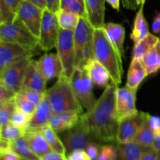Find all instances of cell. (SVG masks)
I'll return each instance as SVG.
<instances>
[{"label": "cell", "mask_w": 160, "mask_h": 160, "mask_svg": "<svg viewBox=\"0 0 160 160\" xmlns=\"http://www.w3.org/2000/svg\"><path fill=\"white\" fill-rule=\"evenodd\" d=\"M17 94V92L11 90L9 88L0 84V104L14 100Z\"/></svg>", "instance_id": "obj_40"}, {"label": "cell", "mask_w": 160, "mask_h": 160, "mask_svg": "<svg viewBox=\"0 0 160 160\" xmlns=\"http://www.w3.org/2000/svg\"><path fill=\"white\" fill-rule=\"evenodd\" d=\"M144 6H145V3L141 5L138 12L136 13L132 32L130 35L131 39L134 42V44H137L149 34L148 22L144 15Z\"/></svg>", "instance_id": "obj_25"}, {"label": "cell", "mask_w": 160, "mask_h": 160, "mask_svg": "<svg viewBox=\"0 0 160 160\" xmlns=\"http://www.w3.org/2000/svg\"><path fill=\"white\" fill-rule=\"evenodd\" d=\"M0 157H1V160H23L12 150L0 153Z\"/></svg>", "instance_id": "obj_47"}, {"label": "cell", "mask_w": 160, "mask_h": 160, "mask_svg": "<svg viewBox=\"0 0 160 160\" xmlns=\"http://www.w3.org/2000/svg\"><path fill=\"white\" fill-rule=\"evenodd\" d=\"M32 151L38 157H42L52 151L41 131H27L23 135Z\"/></svg>", "instance_id": "obj_24"}, {"label": "cell", "mask_w": 160, "mask_h": 160, "mask_svg": "<svg viewBox=\"0 0 160 160\" xmlns=\"http://www.w3.org/2000/svg\"><path fill=\"white\" fill-rule=\"evenodd\" d=\"M0 40L18 44L28 50L39 48V38L17 17L14 21L0 24Z\"/></svg>", "instance_id": "obj_5"}, {"label": "cell", "mask_w": 160, "mask_h": 160, "mask_svg": "<svg viewBox=\"0 0 160 160\" xmlns=\"http://www.w3.org/2000/svg\"><path fill=\"white\" fill-rule=\"evenodd\" d=\"M32 56L23 58L8 66L0 71V84L9 88L18 93L22 88L23 80Z\"/></svg>", "instance_id": "obj_9"}, {"label": "cell", "mask_w": 160, "mask_h": 160, "mask_svg": "<svg viewBox=\"0 0 160 160\" xmlns=\"http://www.w3.org/2000/svg\"><path fill=\"white\" fill-rule=\"evenodd\" d=\"M52 105L45 93V98L36 107L34 114L31 116L26 131H40L44 127L48 125L50 118L53 113Z\"/></svg>", "instance_id": "obj_16"}, {"label": "cell", "mask_w": 160, "mask_h": 160, "mask_svg": "<svg viewBox=\"0 0 160 160\" xmlns=\"http://www.w3.org/2000/svg\"><path fill=\"white\" fill-rule=\"evenodd\" d=\"M59 31L60 28L56 12L47 8L44 9L39 35V48L48 52L56 48Z\"/></svg>", "instance_id": "obj_8"}, {"label": "cell", "mask_w": 160, "mask_h": 160, "mask_svg": "<svg viewBox=\"0 0 160 160\" xmlns=\"http://www.w3.org/2000/svg\"><path fill=\"white\" fill-rule=\"evenodd\" d=\"M118 86L111 81L93 109L81 116L80 120L101 143L117 142L120 119L117 110L116 92Z\"/></svg>", "instance_id": "obj_1"}, {"label": "cell", "mask_w": 160, "mask_h": 160, "mask_svg": "<svg viewBox=\"0 0 160 160\" xmlns=\"http://www.w3.org/2000/svg\"><path fill=\"white\" fill-rule=\"evenodd\" d=\"M56 14L59 28L64 30L74 31L81 18L78 14L62 9H59Z\"/></svg>", "instance_id": "obj_30"}, {"label": "cell", "mask_w": 160, "mask_h": 160, "mask_svg": "<svg viewBox=\"0 0 160 160\" xmlns=\"http://www.w3.org/2000/svg\"><path fill=\"white\" fill-rule=\"evenodd\" d=\"M68 160H92L86 153L85 150L78 149L67 155Z\"/></svg>", "instance_id": "obj_42"}, {"label": "cell", "mask_w": 160, "mask_h": 160, "mask_svg": "<svg viewBox=\"0 0 160 160\" xmlns=\"http://www.w3.org/2000/svg\"><path fill=\"white\" fill-rule=\"evenodd\" d=\"M95 28L86 17H81L74 30L76 49V68H83L95 59L94 56Z\"/></svg>", "instance_id": "obj_4"}, {"label": "cell", "mask_w": 160, "mask_h": 160, "mask_svg": "<svg viewBox=\"0 0 160 160\" xmlns=\"http://www.w3.org/2000/svg\"><path fill=\"white\" fill-rule=\"evenodd\" d=\"M155 134H156V138H155L153 148L160 153V130L156 133H155Z\"/></svg>", "instance_id": "obj_49"}, {"label": "cell", "mask_w": 160, "mask_h": 160, "mask_svg": "<svg viewBox=\"0 0 160 160\" xmlns=\"http://www.w3.org/2000/svg\"><path fill=\"white\" fill-rule=\"evenodd\" d=\"M81 114L73 111H64L60 112H53L50 118L48 125L57 134L64 132L73 128L80 121Z\"/></svg>", "instance_id": "obj_17"}, {"label": "cell", "mask_w": 160, "mask_h": 160, "mask_svg": "<svg viewBox=\"0 0 160 160\" xmlns=\"http://www.w3.org/2000/svg\"><path fill=\"white\" fill-rule=\"evenodd\" d=\"M159 42V38L149 33L145 38L137 44H134L132 52V59H142Z\"/></svg>", "instance_id": "obj_29"}, {"label": "cell", "mask_w": 160, "mask_h": 160, "mask_svg": "<svg viewBox=\"0 0 160 160\" xmlns=\"http://www.w3.org/2000/svg\"><path fill=\"white\" fill-rule=\"evenodd\" d=\"M41 160H68L66 154L57 152L51 151L41 157Z\"/></svg>", "instance_id": "obj_43"}, {"label": "cell", "mask_w": 160, "mask_h": 160, "mask_svg": "<svg viewBox=\"0 0 160 160\" xmlns=\"http://www.w3.org/2000/svg\"><path fill=\"white\" fill-rule=\"evenodd\" d=\"M87 19L94 28H103L105 24L106 0H84Z\"/></svg>", "instance_id": "obj_19"}, {"label": "cell", "mask_w": 160, "mask_h": 160, "mask_svg": "<svg viewBox=\"0 0 160 160\" xmlns=\"http://www.w3.org/2000/svg\"><path fill=\"white\" fill-rule=\"evenodd\" d=\"M18 93L21 94L23 96L26 97L28 99L32 102L36 106H38L43 100V98L45 96V93H41V92H37V91L31 90V89L28 88L21 89Z\"/></svg>", "instance_id": "obj_39"}, {"label": "cell", "mask_w": 160, "mask_h": 160, "mask_svg": "<svg viewBox=\"0 0 160 160\" xmlns=\"http://www.w3.org/2000/svg\"><path fill=\"white\" fill-rule=\"evenodd\" d=\"M61 140L63 142L67 153L68 154L75 150H84L88 145L92 142H98L92 133L81 123V120L73 128L64 131Z\"/></svg>", "instance_id": "obj_10"}, {"label": "cell", "mask_w": 160, "mask_h": 160, "mask_svg": "<svg viewBox=\"0 0 160 160\" xmlns=\"http://www.w3.org/2000/svg\"><path fill=\"white\" fill-rule=\"evenodd\" d=\"M148 76L142 59H132L127 76L126 86L129 88L137 89L143 80Z\"/></svg>", "instance_id": "obj_22"}, {"label": "cell", "mask_w": 160, "mask_h": 160, "mask_svg": "<svg viewBox=\"0 0 160 160\" xmlns=\"http://www.w3.org/2000/svg\"><path fill=\"white\" fill-rule=\"evenodd\" d=\"M94 56L109 71L111 81L120 85L123 74L122 57L108 38L103 28H95Z\"/></svg>", "instance_id": "obj_2"}, {"label": "cell", "mask_w": 160, "mask_h": 160, "mask_svg": "<svg viewBox=\"0 0 160 160\" xmlns=\"http://www.w3.org/2000/svg\"><path fill=\"white\" fill-rule=\"evenodd\" d=\"M137 3L139 6L142 4H143V3H145V0H137Z\"/></svg>", "instance_id": "obj_53"}, {"label": "cell", "mask_w": 160, "mask_h": 160, "mask_svg": "<svg viewBox=\"0 0 160 160\" xmlns=\"http://www.w3.org/2000/svg\"><path fill=\"white\" fill-rule=\"evenodd\" d=\"M106 2L109 5H110L111 7L113 8L116 10H120V0H106Z\"/></svg>", "instance_id": "obj_50"}, {"label": "cell", "mask_w": 160, "mask_h": 160, "mask_svg": "<svg viewBox=\"0 0 160 160\" xmlns=\"http://www.w3.org/2000/svg\"><path fill=\"white\" fill-rule=\"evenodd\" d=\"M117 146L112 145H103L101 146L100 154L95 160H117Z\"/></svg>", "instance_id": "obj_38"}, {"label": "cell", "mask_w": 160, "mask_h": 160, "mask_svg": "<svg viewBox=\"0 0 160 160\" xmlns=\"http://www.w3.org/2000/svg\"><path fill=\"white\" fill-rule=\"evenodd\" d=\"M105 32L108 38L113 45L117 51L122 58L124 56V40H125V29L123 25L109 22L105 23L103 26Z\"/></svg>", "instance_id": "obj_21"}, {"label": "cell", "mask_w": 160, "mask_h": 160, "mask_svg": "<svg viewBox=\"0 0 160 160\" xmlns=\"http://www.w3.org/2000/svg\"><path fill=\"white\" fill-rule=\"evenodd\" d=\"M40 131L44 135L45 138L46 139L48 145L52 151L62 153V154H67V149H66L63 142L57 135V133L49 125L44 127Z\"/></svg>", "instance_id": "obj_31"}, {"label": "cell", "mask_w": 160, "mask_h": 160, "mask_svg": "<svg viewBox=\"0 0 160 160\" xmlns=\"http://www.w3.org/2000/svg\"><path fill=\"white\" fill-rule=\"evenodd\" d=\"M34 55V51L22 45L0 40V71L17 61Z\"/></svg>", "instance_id": "obj_13"}, {"label": "cell", "mask_w": 160, "mask_h": 160, "mask_svg": "<svg viewBox=\"0 0 160 160\" xmlns=\"http://www.w3.org/2000/svg\"><path fill=\"white\" fill-rule=\"evenodd\" d=\"M30 119H31L30 116L24 113V112H22V111H20V109L17 108L13 113H12V115L11 116L9 123H12V124L16 125L18 128L26 131L28 123L30 121Z\"/></svg>", "instance_id": "obj_37"}, {"label": "cell", "mask_w": 160, "mask_h": 160, "mask_svg": "<svg viewBox=\"0 0 160 160\" xmlns=\"http://www.w3.org/2000/svg\"><path fill=\"white\" fill-rule=\"evenodd\" d=\"M46 95L54 112L73 111L83 114L84 108L75 95L71 79L64 74L59 77L54 85L46 91Z\"/></svg>", "instance_id": "obj_3"}, {"label": "cell", "mask_w": 160, "mask_h": 160, "mask_svg": "<svg viewBox=\"0 0 160 160\" xmlns=\"http://www.w3.org/2000/svg\"><path fill=\"white\" fill-rule=\"evenodd\" d=\"M46 84L47 81L38 68L35 61L32 59L27 70L21 89L28 88L46 93Z\"/></svg>", "instance_id": "obj_18"}, {"label": "cell", "mask_w": 160, "mask_h": 160, "mask_svg": "<svg viewBox=\"0 0 160 160\" xmlns=\"http://www.w3.org/2000/svg\"><path fill=\"white\" fill-rule=\"evenodd\" d=\"M15 103L16 106L18 109L23 112L24 113L28 114V116L31 117V116L34 114L37 106L34 105L32 102L23 96V95L20 93H17L15 97Z\"/></svg>", "instance_id": "obj_36"}, {"label": "cell", "mask_w": 160, "mask_h": 160, "mask_svg": "<svg viewBox=\"0 0 160 160\" xmlns=\"http://www.w3.org/2000/svg\"><path fill=\"white\" fill-rule=\"evenodd\" d=\"M73 91L83 108L91 111L96 104L93 92V82L85 67L76 68L73 76L70 78Z\"/></svg>", "instance_id": "obj_7"}, {"label": "cell", "mask_w": 160, "mask_h": 160, "mask_svg": "<svg viewBox=\"0 0 160 160\" xmlns=\"http://www.w3.org/2000/svg\"><path fill=\"white\" fill-rule=\"evenodd\" d=\"M148 125L151 129L156 133L160 130V117L158 116H152L148 114Z\"/></svg>", "instance_id": "obj_44"}, {"label": "cell", "mask_w": 160, "mask_h": 160, "mask_svg": "<svg viewBox=\"0 0 160 160\" xmlns=\"http://www.w3.org/2000/svg\"><path fill=\"white\" fill-rule=\"evenodd\" d=\"M38 68L47 81L63 74V67L58 54L46 53L35 61Z\"/></svg>", "instance_id": "obj_15"}, {"label": "cell", "mask_w": 160, "mask_h": 160, "mask_svg": "<svg viewBox=\"0 0 160 160\" xmlns=\"http://www.w3.org/2000/svg\"><path fill=\"white\" fill-rule=\"evenodd\" d=\"M155 138H156V134L148 125V119H147L146 121L142 125L135 137L134 138L132 142L142 145V146L153 148Z\"/></svg>", "instance_id": "obj_32"}, {"label": "cell", "mask_w": 160, "mask_h": 160, "mask_svg": "<svg viewBox=\"0 0 160 160\" xmlns=\"http://www.w3.org/2000/svg\"><path fill=\"white\" fill-rule=\"evenodd\" d=\"M153 22H155V23H156V24L159 26V30H160V12H158L157 15L156 16V17H155L154 20H153Z\"/></svg>", "instance_id": "obj_52"}, {"label": "cell", "mask_w": 160, "mask_h": 160, "mask_svg": "<svg viewBox=\"0 0 160 160\" xmlns=\"http://www.w3.org/2000/svg\"><path fill=\"white\" fill-rule=\"evenodd\" d=\"M138 160H160V153L152 148Z\"/></svg>", "instance_id": "obj_45"}, {"label": "cell", "mask_w": 160, "mask_h": 160, "mask_svg": "<svg viewBox=\"0 0 160 160\" xmlns=\"http://www.w3.org/2000/svg\"><path fill=\"white\" fill-rule=\"evenodd\" d=\"M117 160H138L145 152L152 148L142 146L135 142H130L127 144L117 143Z\"/></svg>", "instance_id": "obj_23"}, {"label": "cell", "mask_w": 160, "mask_h": 160, "mask_svg": "<svg viewBox=\"0 0 160 160\" xmlns=\"http://www.w3.org/2000/svg\"><path fill=\"white\" fill-rule=\"evenodd\" d=\"M56 48L63 67V74L71 78L76 69L74 31L60 28Z\"/></svg>", "instance_id": "obj_6"}, {"label": "cell", "mask_w": 160, "mask_h": 160, "mask_svg": "<svg viewBox=\"0 0 160 160\" xmlns=\"http://www.w3.org/2000/svg\"><path fill=\"white\" fill-rule=\"evenodd\" d=\"M101 146L102 145H100V143H98V142H92L88 145V146L86 147L84 150L91 159L95 160L99 156Z\"/></svg>", "instance_id": "obj_41"}, {"label": "cell", "mask_w": 160, "mask_h": 160, "mask_svg": "<svg viewBox=\"0 0 160 160\" xmlns=\"http://www.w3.org/2000/svg\"><path fill=\"white\" fill-rule=\"evenodd\" d=\"M60 9L74 12L80 17L87 18L84 0H61Z\"/></svg>", "instance_id": "obj_33"}, {"label": "cell", "mask_w": 160, "mask_h": 160, "mask_svg": "<svg viewBox=\"0 0 160 160\" xmlns=\"http://www.w3.org/2000/svg\"><path fill=\"white\" fill-rule=\"evenodd\" d=\"M27 1H29L31 2L34 3L36 6H39V7L43 9L46 8V4H45V0H27Z\"/></svg>", "instance_id": "obj_51"}, {"label": "cell", "mask_w": 160, "mask_h": 160, "mask_svg": "<svg viewBox=\"0 0 160 160\" xmlns=\"http://www.w3.org/2000/svg\"><path fill=\"white\" fill-rule=\"evenodd\" d=\"M11 150L23 160H41L28 145L24 137H21L11 142Z\"/></svg>", "instance_id": "obj_28"}, {"label": "cell", "mask_w": 160, "mask_h": 160, "mask_svg": "<svg viewBox=\"0 0 160 160\" xmlns=\"http://www.w3.org/2000/svg\"><path fill=\"white\" fill-rule=\"evenodd\" d=\"M85 68L95 85L101 88H106L109 85V81H111L109 71L98 60L92 59L85 66Z\"/></svg>", "instance_id": "obj_20"}, {"label": "cell", "mask_w": 160, "mask_h": 160, "mask_svg": "<svg viewBox=\"0 0 160 160\" xmlns=\"http://www.w3.org/2000/svg\"><path fill=\"white\" fill-rule=\"evenodd\" d=\"M159 40H160V38H159Z\"/></svg>", "instance_id": "obj_54"}, {"label": "cell", "mask_w": 160, "mask_h": 160, "mask_svg": "<svg viewBox=\"0 0 160 160\" xmlns=\"http://www.w3.org/2000/svg\"><path fill=\"white\" fill-rule=\"evenodd\" d=\"M23 0H0V24L12 23L16 20Z\"/></svg>", "instance_id": "obj_26"}, {"label": "cell", "mask_w": 160, "mask_h": 160, "mask_svg": "<svg viewBox=\"0 0 160 160\" xmlns=\"http://www.w3.org/2000/svg\"><path fill=\"white\" fill-rule=\"evenodd\" d=\"M122 4L124 8L131 10H136L138 7L137 0H121Z\"/></svg>", "instance_id": "obj_48"}, {"label": "cell", "mask_w": 160, "mask_h": 160, "mask_svg": "<svg viewBox=\"0 0 160 160\" xmlns=\"http://www.w3.org/2000/svg\"><path fill=\"white\" fill-rule=\"evenodd\" d=\"M136 93L137 89L129 88L126 86L117 88L116 92V103L119 119L132 115L138 112L136 109Z\"/></svg>", "instance_id": "obj_14"}, {"label": "cell", "mask_w": 160, "mask_h": 160, "mask_svg": "<svg viewBox=\"0 0 160 160\" xmlns=\"http://www.w3.org/2000/svg\"><path fill=\"white\" fill-rule=\"evenodd\" d=\"M43 9L27 0L21 2L17 11V17L20 19L27 28L39 38L42 24Z\"/></svg>", "instance_id": "obj_12"}, {"label": "cell", "mask_w": 160, "mask_h": 160, "mask_svg": "<svg viewBox=\"0 0 160 160\" xmlns=\"http://www.w3.org/2000/svg\"><path fill=\"white\" fill-rule=\"evenodd\" d=\"M142 59L146 69L147 74L151 75L159 71L160 70V40Z\"/></svg>", "instance_id": "obj_27"}, {"label": "cell", "mask_w": 160, "mask_h": 160, "mask_svg": "<svg viewBox=\"0 0 160 160\" xmlns=\"http://www.w3.org/2000/svg\"><path fill=\"white\" fill-rule=\"evenodd\" d=\"M147 112L138 111L136 113L120 119L117 135V143L127 144L133 141L142 125L148 119Z\"/></svg>", "instance_id": "obj_11"}, {"label": "cell", "mask_w": 160, "mask_h": 160, "mask_svg": "<svg viewBox=\"0 0 160 160\" xmlns=\"http://www.w3.org/2000/svg\"><path fill=\"white\" fill-rule=\"evenodd\" d=\"M17 109L15 99L0 104V128L9 123L11 116Z\"/></svg>", "instance_id": "obj_35"}, {"label": "cell", "mask_w": 160, "mask_h": 160, "mask_svg": "<svg viewBox=\"0 0 160 160\" xmlns=\"http://www.w3.org/2000/svg\"><path fill=\"white\" fill-rule=\"evenodd\" d=\"M46 8L52 12H56L60 9L61 0H45Z\"/></svg>", "instance_id": "obj_46"}, {"label": "cell", "mask_w": 160, "mask_h": 160, "mask_svg": "<svg viewBox=\"0 0 160 160\" xmlns=\"http://www.w3.org/2000/svg\"><path fill=\"white\" fill-rule=\"evenodd\" d=\"M24 134V130L18 128L11 123H9L5 127L0 128V139H3L10 142L23 137Z\"/></svg>", "instance_id": "obj_34"}]
</instances>
